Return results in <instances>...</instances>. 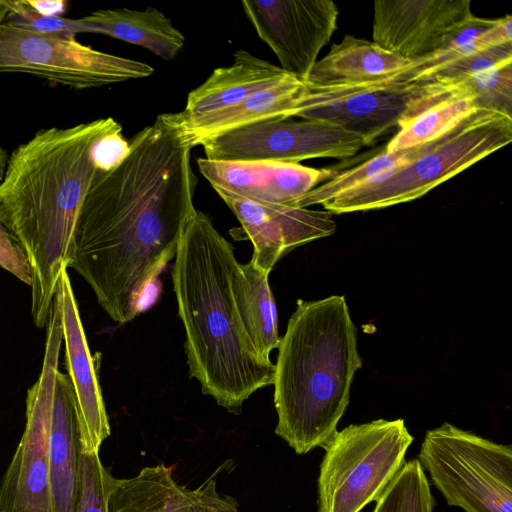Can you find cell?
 Here are the masks:
<instances>
[{
    "label": "cell",
    "mask_w": 512,
    "mask_h": 512,
    "mask_svg": "<svg viewBox=\"0 0 512 512\" xmlns=\"http://www.w3.org/2000/svg\"><path fill=\"white\" fill-rule=\"evenodd\" d=\"M100 172L80 207L68 266L118 324L147 309L194 214L191 149L159 119Z\"/></svg>",
    "instance_id": "6da1fadb"
},
{
    "label": "cell",
    "mask_w": 512,
    "mask_h": 512,
    "mask_svg": "<svg viewBox=\"0 0 512 512\" xmlns=\"http://www.w3.org/2000/svg\"><path fill=\"white\" fill-rule=\"evenodd\" d=\"M128 148L120 124L107 117L40 130L8 158L0 183V221L30 266L31 314L37 327L47 325L88 189Z\"/></svg>",
    "instance_id": "7a4b0ae2"
},
{
    "label": "cell",
    "mask_w": 512,
    "mask_h": 512,
    "mask_svg": "<svg viewBox=\"0 0 512 512\" xmlns=\"http://www.w3.org/2000/svg\"><path fill=\"white\" fill-rule=\"evenodd\" d=\"M174 259L172 281L189 375L204 395L238 414L255 391L273 384L275 364L257 353L238 317L232 291L238 263L234 248L196 209Z\"/></svg>",
    "instance_id": "3957f363"
},
{
    "label": "cell",
    "mask_w": 512,
    "mask_h": 512,
    "mask_svg": "<svg viewBox=\"0 0 512 512\" xmlns=\"http://www.w3.org/2000/svg\"><path fill=\"white\" fill-rule=\"evenodd\" d=\"M275 433L299 455L337 431L362 359L344 296L298 300L278 346Z\"/></svg>",
    "instance_id": "277c9868"
},
{
    "label": "cell",
    "mask_w": 512,
    "mask_h": 512,
    "mask_svg": "<svg viewBox=\"0 0 512 512\" xmlns=\"http://www.w3.org/2000/svg\"><path fill=\"white\" fill-rule=\"evenodd\" d=\"M511 141L512 118L478 110L409 163L321 205L332 214H342L418 199Z\"/></svg>",
    "instance_id": "5b68a950"
},
{
    "label": "cell",
    "mask_w": 512,
    "mask_h": 512,
    "mask_svg": "<svg viewBox=\"0 0 512 512\" xmlns=\"http://www.w3.org/2000/svg\"><path fill=\"white\" fill-rule=\"evenodd\" d=\"M403 419H378L336 431L323 446L317 512H360L377 501L413 442Z\"/></svg>",
    "instance_id": "8992f818"
},
{
    "label": "cell",
    "mask_w": 512,
    "mask_h": 512,
    "mask_svg": "<svg viewBox=\"0 0 512 512\" xmlns=\"http://www.w3.org/2000/svg\"><path fill=\"white\" fill-rule=\"evenodd\" d=\"M419 462L449 506L512 512V447L450 423L428 430Z\"/></svg>",
    "instance_id": "52a82bcc"
},
{
    "label": "cell",
    "mask_w": 512,
    "mask_h": 512,
    "mask_svg": "<svg viewBox=\"0 0 512 512\" xmlns=\"http://www.w3.org/2000/svg\"><path fill=\"white\" fill-rule=\"evenodd\" d=\"M24 73L85 89L146 78L150 65L83 45L74 37L0 25V73Z\"/></svg>",
    "instance_id": "ba28073f"
},
{
    "label": "cell",
    "mask_w": 512,
    "mask_h": 512,
    "mask_svg": "<svg viewBox=\"0 0 512 512\" xmlns=\"http://www.w3.org/2000/svg\"><path fill=\"white\" fill-rule=\"evenodd\" d=\"M46 326L42 369L27 392L26 425L0 486V512H55L48 462L47 420L63 343L59 299L53 302Z\"/></svg>",
    "instance_id": "9c48e42d"
},
{
    "label": "cell",
    "mask_w": 512,
    "mask_h": 512,
    "mask_svg": "<svg viewBox=\"0 0 512 512\" xmlns=\"http://www.w3.org/2000/svg\"><path fill=\"white\" fill-rule=\"evenodd\" d=\"M206 159L226 162L299 163L312 158L347 159L367 146L364 139L317 121L275 120L235 129L205 141Z\"/></svg>",
    "instance_id": "30bf717a"
},
{
    "label": "cell",
    "mask_w": 512,
    "mask_h": 512,
    "mask_svg": "<svg viewBox=\"0 0 512 512\" xmlns=\"http://www.w3.org/2000/svg\"><path fill=\"white\" fill-rule=\"evenodd\" d=\"M244 13L258 37L277 56L280 68L304 81L337 28L331 0H244Z\"/></svg>",
    "instance_id": "8fae6325"
},
{
    "label": "cell",
    "mask_w": 512,
    "mask_h": 512,
    "mask_svg": "<svg viewBox=\"0 0 512 512\" xmlns=\"http://www.w3.org/2000/svg\"><path fill=\"white\" fill-rule=\"evenodd\" d=\"M306 85L296 116L354 133L362 137L367 146L398 128L416 95L412 85L385 80L350 85Z\"/></svg>",
    "instance_id": "7c38bea8"
},
{
    "label": "cell",
    "mask_w": 512,
    "mask_h": 512,
    "mask_svg": "<svg viewBox=\"0 0 512 512\" xmlns=\"http://www.w3.org/2000/svg\"><path fill=\"white\" fill-rule=\"evenodd\" d=\"M213 189L237 217L243 233L252 242L250 261L267 274L290 250L336 231V223L329 211L257 201Z\"/></svg>",
    "instance_id": "4fadbf2b"
},
{
    "label": "cell",
    "mask_w": 512,
    "mask_h": 512,
    "mask_svg": "<svg viewBox=\"0 0 512 512\" xmlns=\"http://www.w3.org/2000/svg\"><path fill=\"white\" fill-rule=\"evenodd\" d=\"M473 16L469 0H376L373 42L409 61L426 56Z\"/></svg>",
    "instance_id": "5bb4252c"
},
{
    "label": "cell",
    "mask_w": 512,
    "mask_h": 512,
    "mask_svg": "<svg viewBox=\"0 0 512 512\" xmlns=\"http://www.w3.org/2000/svg\"><path fill=\"white\" fill-rule=\"evenodd\" d=\"M62 328L67 376L72 386L78 415L81 448L99 453L110 435V425L67 269L61 270Z\"/></svg>",
    "instance_id": "9a60e30c"
},
{
    "label": "cell",
    "mask_w": 512,
    "mask_h": 512,
    "mask_svg": "<svg viewBox=\"0 0 512 512\" xmlns=\"http://www.w3.org/2000/svg\"><path fill=\"white\" fill-rule=\"evenodd\" d=\"M108 512H239L235 498L218 492L213 476L195 489L178 484L164 464L131 478L109 480Z\"/></svg>",
    "instance_id": "2e32d148"
},
{
    "label": "cell",
    "mask_w": 512,
    "mask_h": 512,
    "mask_svg": "<svg viewBox=\"0 0 512 512\" xmlns=\"http://www.w3.org/2000/svg\"><path fill=\"white\" fill-rule=\"evenodd\" d=\"M200 173L213 188L257 201L293 205L338 171L299 163L226 162L198 158Z\"/></svg>",
    "instance_id": "e0dca14e"
},
{
    "label": "cell",
    "mask_w": 512,
    "mask_h": 512,
    "mask_svg": "<svg viewBox=\"0 0 512 512\" xmlns=\"http://www.w3.org/2000/svg\"><path fill=\"white\" fill-rule=\"evenodd\" d=\"M306 90L304 81L289 74L278 83L222 111L195 118L163 113L157 119L171 127L182 143L192 149L235 129L296 116Z\"/></svg>",
    "instance_id": "ac0fdd59"
},
{
    "label": "cell",
    "mask_w": 512,
    "mask_h": 512,
    "mask_svg": "<svg viewBox=\"0 0 512 512\" xmlns=\"http://www.w3.org/2000/svg\"><path fill=\"white\" fill-rule=\"evenodd\" d=\"M47 449L55 512H75L81 439L74 393L67 374L57 371L50 394Z\"/></svg>",
    "instance_id": "d6986e66"
},
{
    "label": "cell",
    "mask_w": 512,
    "mask_h": 512,
    "mask_svg": "<svg viewBox=\"0 0 512 512\" xmlns=\"http://www.w3.org/2000/svg\"><path fill=\"white\" fill-rule=\"evenodd\" d=\"M287 75L280 66L238 50L230 66L215 69L204 83L188 94L184 109L177 115L195 118L236 106Z\"/></svg>",
    "instance_id": "ffe728a7"
},
{
    "label": "cell",
    "mask_w": 512,
    "mask_h": 512,
    "mask_svg": "<svg viewBox=\"0 0 512 512\" xmlns=\"http://www.w3.org/2000/svg\"><path fill=\"white\" fill-rule=\"evenodd\" d=\"M478 110L475 100L468 96L416 90L396 134L384 149L397 152L434 143Z\"/></svg>",
    "instance_id": "44dd1931"
},
{
    "label": "cell",
    "mask_w": 512,
    "mask_h": 512,
    "mask_svg": "<svg viewBox=\"0 0 512 512\" xmlns=\"http://www.w3.org/2000/svg\"><path fill=\"white\" fill-rule=\"evenodd\" d=\"M409 62L373 41L346 35L317 60L304 82L313 86L375 82L393 75Z\"/></svg>",
    "instance_id": "7402d4cb"
},
{
    "label": "cell",
    "mask_w": 512,
    "mask_h": 512,
    "mask_svg": "<svg viewBox=\"0 0 512 512\" xmlns=\"http://www.w3.org/2000/svg\"><path fill=\"white\" fill-rule=\"evenodd\" d=\"M86 33H98L141 46L164 60L181 51L185 36L154 7L97 10L80 18Z\"/></svg>",
    "instance_id": "603a6c76"
},
{
    "label": "cell",
    "mask_w": 512,
    "mask_h": 512,
    "mask_svg": "<svg viewBox=\"0 0 512 512\" xmlns=\"http://www.w3.org/2000/svg\"><path fill=\"white\" fill-rule=\"evenodd\" d=\"M269 274L251 261L237 263L232 277V291L238 317L257 353L270 360L278 348V316L275 300L268 282Z\"/></svg>",
    "instance_id": "cb8c5ba5"
},
{
    "label": "cell",
    "mask_w": 512,
    "mask_h": 512,
    "mask_svg": "<svg viewBox=\"0 0 512 512\" xmlns=\"http://www.w3.org/2000/svg\"><path fill=\"white\" fill-rule=\"evenodd\" d=\"M431 144L397 152H387L384 149L358 166L338 171L335 176L312 189L293 205L307 208L310 205L322 204L341 193L375 182L412 161Z\"/></svg>",
    "instance_id": "d4e9b609"
},
{
    "label": "cell",
    "mask_w": 512,
    "mask_h": 512,
    "mask_svg": "<svg viewBox=\"0 0 512 512\" xmlns=\"http://www.w3.org/2000/svg\"><path fill=\"white\" fill-rule=\"evenodd\" d=\"M494 22L495 19L480 18L473 15L461 26L451 31L434 52L410 61L404 68L383 80L410 85L420 77L455 58L486 49L483 37Z\"/></svg>",
    "instance_id": "484cf974"
},
{
    "label": "cell",
    "mask_w": 512,
    "mask_h": 512,
    "mask_svg": "<svg viewBox=\"0 0 512 512\" xmlns=\"http://www.w3.org/2000/svg\"><path fill=\"white\" fill-rule=\"evenodd\" d=\"M416 89L468 96L475 100L480 110L497 112L512 118V61L456 82Z\"/></svg>",
    "instance_id": "4316f807"
},
{
    "label": "cell",
    "mask_w": 512,
    "mask_h": 512,
    "mask_svg": "<svg viewBox=\"0 0 512 512\" xmlns=\"http://www.w3.org/2000/svg\"><path fill=\"white\" fill-rule=\"evenodd\" d=\"M435 505L418 459L405 462L372 512H433Z\"/></svg>",
    "instance_id": "83f0119b"
},
{
    "label": "cell",
    "mask_w": 512,
    "mask_h": 512,
    "mask_svg": "<svg viewBox=\"0 0 512 512\" xmlns=\"http://www.w3.org/2000/svg\"><path fill=\"white\" fill-rule=\"evenodd\" d=\"M512 61V43L482 49L455 58L413 82L422 87L444 85Z\"/></svg>",
    "instance_id": "f1b7e54d"
},
{
    "label": "cell",
    "mask_w": 512,
    "mask_h": 512,
    "mask_svg": "<svg viewBox=\"0 0 512 512\" xmlns=\"http://www.w3.org/2000/svg\"><path fill=\"white\" fill-rule=\"evenodd\" d=\"M9 12L4 24L19 29L41 33L75 37L86 33L80 19H69L59 15H46L35 10L28 0H8Z\"/></svg>",
    "instance_id": "f546056e"
},
{
    "label": "cell",
    "mask_w": 512,
    "mask_h": 512,
    "mask_svg": "<svg viewBox=\"0 0 512 512\" xmlns=\"http://www.w3.org/2000/svg\"><path fill=\"white\" fill-rule=\"evenodd\" d=\"M110 477L111 473L101 463L99 453L81 451L75 512H108Z\"/></svg>",
    "instance_id": "4dcf8cb0"
},
{
    "label": "cell",
    "mask_w": 512,
    "mask_h": 512,
    "mask_svg": "<svg viewBox=\"0 0 512 512\" xmlns=\"http://www.w3.org/2000/svg\"><path fill=\"white\" fill-rule=\"evenodd\" d=\"M0 267L25 284H31V270L27 258L16 240L0 221Z\"/></svg>",
    "instance_id": "1f68e13d"
},
{
    "label": "cell",
    "mask_w": 512,
    "mask_h": 512,
    "mask_svg": "<svg viewBox=\"0 0 512 512\" xmlns=\"http://www.w3.org/2000/svg\"><path fill=\"white\" fill-rule=\"evenodd\" d=\"M28 3L38 12L46 15H59L65 9V1H35L28 0Z\"/></svg>",
    "instance_id": "d6a6232c"
},
{
    "label": "cell",
    "mask_w": 512,
    "mask_h": 512,
    "mask_svg": "<svg viewBox=\"0 0 512 512\" xmlns=\"http://www.w3.org/2000/svg\"><path fill=\"white\" fill-rule=\"evenodd\" d=\"M7 161H8V156H7V153L6 151L0 146V181L3 179L4 177V173H5V170H6V166H7Z\"/></svg>",
    "instance_id": "836d02e7"
},
{
    "label": "cell",
    "mask_w": 512,
    "mask_h": 512,
    "mask_svg": "<svg viewBox=\"0 0 512 512\" xmlns=\"http://www.w3.org/2000/svg\"><path fill=\"white\" fill-rule=\"evenodd\" d=\"M9 12L8 0H0V25L4 22L6 15Z\"/></svg>",
    "instance_id": "e575fe53"
}]
</instances>
